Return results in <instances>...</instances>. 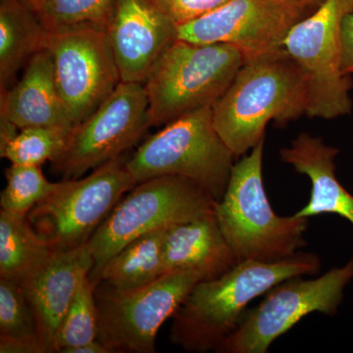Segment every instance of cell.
<instances>
[{
	"instance_id": "ba28073f",
	"label": "cell",
	"mask_w": 353,
	"mask_h": 353,
	"mask_svg": "<svg viewBox=\"0 0 353 353\" xmlns=\"http://www.w3.org/2000/svg\"><path fill=\"white\" fill-rule=\"evenodd\" d=\"M194 271L169 272L141 287L119 290L95 285L99 311L97 341L110 353H153L158 331L203 281Z\"/></svg>"
},
{
	"instance_id": "9c48e42d",
	"label": "cell",
	"mask_w": 353,
	"mask_h": 353,
	"mask_svg": "<svg viewBox=\"0 0 353 353\" xmlns=\"http://www.w3.org/2000/svg\"><path fill=\"white\" fill-rule=\"evenodd\" d=\"M353 0H324L288 32L283 48L307 76L306 115L336 119L352 113V81L341 64V25Z\"/></svg>"
},
{
	"instance_id": "277c9868",
	"label": "cell",
	"mask_w": 353,
	"mask_h": 353,
	"mask_svg": "<svg viewBox=\"0 0 353 353\" xmlns=\"http://www.w3.org/2000/svg\"><path fill=\"white\" fill-rule=\"evenodd\" d=\"M246 61L243 52L231 44L176 39L143 83L150 127L214 105Z\"/></svg>"
},
{
	"instance_id": "ffe728a7",
	"label": "cell",
	"mask_w": 353,
	"mask_h": 353,
	"mask_svg": "<svg viewBox=\"0 0 353 353\" xmlns=\"http://www.w3.org/2000/svg\"><path fill=\"white\" fill-rule=\"evenodd\" d=\"M168 228L139 236L106 262L97 278L119 290L150 284L165 274L163 245Z\"/></svg>"
},
{
	"instance_id": "7c38bea8",
	"label": "cell",
	"mask_w": 353,
	"mask_h": 353,
	"mask_svg": "<svg viewBox=\"0 0 353 353\" xmlns=\"http://www.w3.org/2000/svg\"><path fill=\"white\" fill-rule=\"evenodd\" d=\"M322 2L231 0L212 12L176 26V39L199 44H231L246 60L252 59L282 50L290 30Z\"/></svg>"
},
{
	"instance_id": "8992f818",
	"label": "cell",
	"mask_w": 353,
	"mask_h": 353,
	"mask_svg": "<svg viewBox=\"0 0 353 353\" xmlns=\"http://www.w3.org/2000/svg\"><path fill=\"white\" fill-rule=\"evenodd\" d=\"M215 203L208 192L183 176H159L137 183L88 241L94 259L92 284L97 285L106 262L132 241L210 214Z\"/></svg>"
},
{
	"instance_id": "e0dca14e",
	"label": "cell",
	"mask_w": 353,
	"mask_h": 353,
	"mask_svg": "<svg viewBox=\"0 0 353 353\" xmlns=\"http://www.w3.org/2000/svg\"><path fill=\"white\" fill-rule=\"evenodd\" d=\"M338 154L336 148L307 132H301L289 146L280 150L281 160L307 176L311 183L310 199L296 215L310 218L336 214L353 225V196L336 175Z\"/></svg>"
},
{
	"instance_id": "30bf717a",
	"label": "cell",
	"mask_w": 353,
	"mask_h": 353,
	"mask_svg": "<svg viewBox=\"0 0 353 353\" xmlns=\"http://www.w3.org/2000/svg\"><path fill=\"white\" fill-rule=\"evenodd\" d=\"M303 277L289 279L266 292L259 305L245 311L236 329L216 352L266 353L274 341L305 316L315 312L334 315L353 279V259L320 277Z\"/></svg>"
},
{
	"instance_id": "d6986e66",
	"label": "cell",
	"mask_w": 353,
	"mask_h": 353,
	"mask_svg": "<svg viewBox=\"0 0 353 353\" xmlns=\"http://www.w3.org/2000/svg\"><path fill=\"white\" fill-rule=\"evenodd\" d=\"M48 31L22 0H1L0 6V85L1 92L37 53L46 50Z\"/></svg>"
},
{
	"instance_id": "ac0fdd59",
	"label": "cell",
	"mask_w": 353,
	"mask_h": 353,
	"mask_svg": "<svg viewBox=\"0 0 353 353\" xmlns=\"http://www.w3.org/2000/svg\"><path fill=\"white\" fill-rule=\"evenodd\" d=\"M239 262L214 212L169 227L165 234V273L194 271L204 280H212Z\"/></svg>"
},
{
	"instance_id": "7a4b0ae2",
	"label": "cell",
	"mask_w": 353,
	"mask_h": 353,
	"mask_svg": "<svg viewBox=\"0 0 353 353\" xmlns=\"http://www.w3.org/2000/svg\"><path fill=\"white\" fill-rule=\"evenodd\" d=\"M307 76L282 48L248 60L212 106L216 131L236 158L265 139L269 122L283 127L306 115Z\"/></svg>"
},
{
	"instance_id": "4fadbf2b",
	"label": "cell",
	"mask_w": 353,
	"mask_h": 353,
	"mask_svg": "<svg viewBox=\"0 0 353 353\" xmlns=\"http://www.w3.org/2000/svg\"><path fill=\"white\" fill-rule=\"evenodd\" d=\"M46 50L55 81L73 126L110 97L121 82L105 30L83 27L52 32Z\"/></svg>"
},
{
	"instance_id": "f1b7e54d",
	"label": "cell",
	"mask_w": 353,
	"mask_h": 353,
	"mask_svg": "<svg viewBox=\"0 0 353 353\" xmlns=\"http://www.w3.org/2000/svg\"><path fill=\"white\" fill-rule=\"evenodd\" d=\"M1 353H46L39 339L0 338Z\"/></svg>"
},
{
	"instance_id": "83f0119b",
	"label": "cell",
	"mask_w": 353,
	"mask_h": 353,
	"mask_svg": "<svg viewBox=\"0 0 353 353\" xmlns=\"http://www.w3.org/2000/svg\"><path fill=\"white\" fill-rule=\"evenodd\" d=\"M341 64L345 75H353V10L341 21Z\"/></svg>"
},
{
	"instance_id": "5bb4252c",
	"label": "cell",
	"mask_w": 353,
	"mask_h": 353,
	"mask_svg": "<svg viewBox=\"0 0 353 353\" xmlns=\"http://www.w3.org/2000/svg\"><path fill=\"white\" fill-rule=\"evenodd\" d=\"M121 82H145L176 39V25L157 0H114L106 29Z\"/></svg>"
},
{
	"instance_id": "2e32d148",
	"label": "cell",
	"mask_w": 353,
	"mask_h": 353,
	"mask_svg": "<svg viewBox=\"0 0 353 353\" xmlns=\"http://www.w3.org/2000/svg\"><path fill=\"white\" fill-rule=\"evenodd\" d=\"M0 118L18 129L44 127L69 132L74 126L65 110L48 50L28 61L24 74L13 88L1 92Z\"/></svg>"
},
{
	"instance_id": "7402d4cb",
	"label": "cell",
	"mask_w": 353,
	"mask_h": 353,
	"mask_svg": "<svg viewBox=\"0 0 353 353\" xmlns=\"http://www.w3.org/2000/svg\"><path fill=\"white\" fill-rule=\"evenodd\" d=\"M48 34L92 27L108 29L114 0H22Z\"/></svg>"
},
{
	"instance_id": "4316f807",
	"label": "cell",
	"mask_w": 353,
	"mask_h": 353,
	"mask_svg": "<svg viewBox=\"0 0 353 353\" xmlns=\"http://www.w3.org/2000/svg\"><path fill=\"white\" fill-rule=\"evenodd\" d=\"M176 26L196 20L231 0H157Z\"/></svg>"
},
{
	"instance_id": "44dd1931",
	"label": "cell",
	"mask_w": 353,
	"mask_h": 353,
	"mask_svg": "<svg viewBox=\"0 0 353 353\" xmlns=\"http://www.w3.org/2000/svg\"><path fill=\"white\" fill-rule=\"evenodd\" d=\"M50 252L27 217L0 210V278L19 283Z\"/></svg>"
},
{
	"instance_id": "52a82bcc",
	"label": "cell",
	"mask_w": 353,
	"mask_h": 353,
	"mask_svg": "<svg viewBox=\"0 0 353 353\" xmlns=\"http://www.w3.org/2000/svg\"><path fill=\"white\" fill-rule=\"evenodd\" d=\"M126 162L117 157L85 178L57 183L54 190L30 211L27 219L51 252L87 245L116 204L137 185Z\"/></svg>"
},
{
	"instance_id": "6da1fadb",
	"label": "cell",
	"mask_w": 353,
	"mask_h": 353,
	"mask_svg": "<svg viewBox=\"0 0 353 353\" xmlns=\"http://www.w3.org/2000/svg\"><path fill=\"white\" fill-rule=\"evenodd\" d=\"M320 269V257L311 252H299L274 263L239 262L221 277L194 285L172 317L170 340L187 352H216L252 301L284 281L315 275Z\"/></svg>"
},
{
	"instance_id": "484cf974",
	"label": "cell",
	"mask_w": 353,
	"mask_h": 353,
	"mask_svg": "<svg viewBox=\"0 0 353 353\" xmlns=\"http://www.w3.org/2000/svg\"><path fill=\"white\" fill-rule=\"evenodd\" d=\"M0 338L41 341L24 290L19 283L6 278H0Z\"/></svg>"
},
{
	"instance_id": "f546056e",
	"label": "cell",
	"mask_w": 353,
	"mask_h": 353,
	"mask_svg": "<svg viewBox=\"0 0 353 353\" xmlns=\"http://www.w3.org/2000/svg\"><path fill=\"white\" fill-rule=\"evenodd\" d=\"M62 353H110V352L105 345H102L101 341L95 340L78 347L67 348Z\"/></svg>"
},
{
	"instance_id": "9a60e30c",
	"label": "cell",
	"mask_w": 353,
	"mask_h": 353,
	"mask_svg": "<svg viewBox=\"0 0 353 353\" xmlns=\"http://www.w3.org/2000/svg\"><path fill=\"white\" fill-rule=\"evenodd\" d=\"M94 259L87 245L50 255L20 281L46 353L54 352L55 339L80 279L90 273Z\"/></svg>"
},
{
	"instance_id": "4dcf8cb0",
	"label": "cell",
	"mask_w": 353,
	"mask_h": 353,
	"mask_svg": "<svg viewBox=\"0 0 353 353\" xmlns=\"http://www.w3.org/2000/svg\"><path fill=\"white\" fill-rule=\"evenodd\" d=\"M309 1L322 2L324 1V0H309Z\"/></svg>"
},
{
	"instance_id": "603a6c76",
	"label": "cell",
	"mask_w": 353,
	"mask_h": 353,
	"mask_svg": "<svg viewBox=\"0 0 353 353\" xmlns=\"http://www.w3.org/2000/svg\"><path fill=\"white\" fill-rule=\"evenodd\" d=\"M95 285L90 273L80 279L78 288L55 339L54 352L78 347L97 340L99 311L95 301Z\"/></svg>"
},
{
	"instance_id": "3957f363",
	"label": "cell",
	"mask_w": 353,
	"mask_h": 353,
	"mask_svg": "<svg viewBox=\"0 0 353 353\" xmlns=\"http://www.w3.org/2000/svg\"><path fill=\"white\" fill-rule=\"evenodd\" d=\"M264 141L234 162L215 216L239 261L274 263L306 245L308 218L276 214L263 182Z\"/></svg>"
},
{
	"instance_id": "5b68a950",
	"label": "cell",
	"mask_w": 353,
	"mask_h": 353,
	"mask_svg": "<svg viewBox=\"0 0 353 353\" xmlns=\"http://www.w3.org/2000/svg\"><path fill=\"white\" fill-rule=\"evenodd\" d=\"M234 153L216 131L212 106L167 123L126 162L136 183L159 176L192 181L219 201L226 192Z\"/></svg>"
},
{
	"instance_id": "d4e9b609",
	"label": "cell",
	"mask_w": 353,
	"mask_h": 353,
	"mask_svg": "<svg viewBox=\"0 0 353 353\" xmlns=\"http://www.w3.org/2000/svg\"><path fill=\"white\" fill-rule=\"evenodd\" d=\"M68 134L51 128H24L0 150V155L11 164L41 166L46 161L52 162L62 152Z\"/></svg>"
},
{
	"instance_id": "8fae6325",
	"label": "cell",
	"mask_w": 353,
	"mask_h": 353,
	"mask_svg": "<svg viewBox=\"0 0 353 353\" xmlns=\"http://www.w3.org/2000/svg\"><path fill=\"white\" fill-rule=\"evenodd\" d=\"M150 127L148 99L143 83L120 82L115 90L67 137L62 152L52 161L63 180L120 157Z\"/></svg>"
},
{
	"instance_id": "cb8c5ba5",
	"label": "cell",
	"mask_w": 353,
	"mask_h": 353,
	"mask_svg": "<svg viewBox=\"0 0 353 353\" xmlns=\"http://www.w3.org/2000/svg\"><path fill=\"white\" fill-rule=\"evenodd\" d=\"M6 187L0 196V208L9 214L27 217L39 202L57 188L46 178L41 166L11 164L6 170Z\"/></svg>"
}]
</instances>
